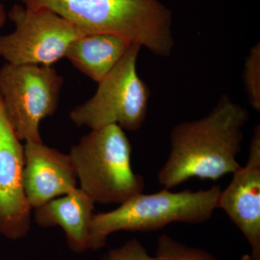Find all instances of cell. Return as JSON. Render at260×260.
<instances>
[{
	"label": "cell",
	"mask_w": 260,
	"mask_h": 260,
	"mask_svg": "<svg viewBox=\"0 0 260 260\" xmlns=\"http://www.w3.org/2000/svg\"><path fill=\"white\" fill-rule=\"evenodd\" d=\"M132 44L112 34H86L73 41L65 57L75 68L99 83L119 62Z\"/></svg>",
	"instance_id": "7c38bea8"
},
{
	"label": "cell",
	"mask_w": 260,
	"mask_h": 260,
	"mask_svg": "<svg viewBox=\"0 0 260 260\" xmlns=\"http://www.w3.org/2000/svg\"><path fill=\"white\" fill-rule=\"evenodd\" d=\"M23 188L32 209L77 188L76 173L69 154L44 143L24 145Z\"/></svg>",
	"instance_id": "30bf717a"
},
{
	"label": "cell",
	"mask_w": 260,
	"mask_h": 260,
	"mask_svg": "<svg viewBox=\"0 0 260 260\" xmlns=\"http://www.w3.org/2000/svg\"><path fill=\"white\" fill-rule=\"evenodd\" d=\"M248 119L247 110L224 95L208 115L178 124L171 132L170 153L158 182L170 189L191 178L217 181L237 172Z\"/></svg>",
	"instance_id": "6da1fadb"
},
{
	"label": "cell",
	"mask_w": 260,
	"mask_h": 260,
	"mask_svg": "<svg viewBox=\"0 0 260 260\" xmlns=\"http://www.w3.org/2000/svg\"><path fill=\"white\" fill-rule=\"evenodd\" d=\"M141 47L132 44L119 62L99 83L91 99L70 112L72 121L90 129L116 124L137 131L148 113L150 91L137 71Z\"/></svg>",
	"instance_id": "5b68a950"
},
{
	"label": "cell",
	"mask_w": 260,
	"mask_h": 260,
	"mask_svg": "<svg viewBox=\"0 0 260 260\" xmlns=\"http://www.w3.org/2000/svg\"><path fill=\"white\" fill-rule=\"evenodd\" d=\"M106 260H156L136 239L128 241L119 247L111 249Z\"/></svg>",
	"instance_id": "9a60e30c"
},
{
	"label": "cell",
	"mask_w": 260,
	"mask_h": 260,
	"mask_svg": "<svg viewBox=\"0 0 260 260\" xmlns=\"http://www.w3.org/2000/svg\"><path fill=\"white\" fill-rule=\"evenodd\" d=\"M241 260H260V258L254 257L251 254H244Z\"/></svg>",
	"instance_id": "e0dca14e"
},
{
	"label": "cell",
	"mask_w": 260,
	"mask_h": 260,
	"mask_svg": "<svg viewBox=\"0 0 260 260\" xmlns=\"http://www.w3.org/2000/svg\"><path fill=\"white\" fill-rule=\"evenodd\" d=\"M156 260H218L208 251L178 242L167 234L158 238Z\"/></svg>",
	"instance_id": "4fadbf2b"
},
{
	"label": "cell",
	"mask_w": 260,
	"mask_h": 260,
	"mask_svg": "<svg viewBox=\"0 0 260 260\" xmlns=\"http://www.w3.org/2000/svg\"><path fill=\"white\" fill-rule=\"evenodd\" d=\"M69 155L80 189L95 203L120 205L144 189L132 167L131 143L116 124L91 129Z\"/></svg>",
	"instance_id": "277c9868"
},
{
	"label": "cell",
	"mask_w": 260,
	"mask_h": 260,
	"mask_svg": "<svg viewBox=\"0 0 260 260\" xmlns=\"http://www.w3.org/2000/svg\"><path fill=\"white\" fill-rule=\"evenodd\" d=\"M95 204L83 189L77 187L34 209V218L41 227H60L70 249L83 253L90 250Z\"/></svg>",
	"instance_id": "8fae6325"
},
{
	"label": "cell",
	"mask_w": 260,
	"mask_h": 260,
	"mask_svg": "<svg viewBox=\"0 0 260 260\" xmlns=\"http://www.w3.org/2000/svg\"><path fill=\"white\" fill-rule=\"evenodd\" d=\"M0 98V234L12 240L30 232L31 211L23 188L24 147Z\"/></svg>",
	"instance_id": "ba28073f"
},
{
	"label": "cell",
	"mask_w": 260,
	"mask_h": 260,
	"mask_svg": "<svg viewBox=\"0 0 260 260\" xmlns=\"http://www.w3.org/2000/svg\"><path fill=\"white\" fill-rule=\"evenodd\" d=\"M7 14L4 5L0 3V28L4 25L6 21Z\"/></svg>",
	"instance_id": "2e32d148"
},
{
	"label": "cell",
	"mask_w": 260,
	"mask_h": 260,
	"mask_svg": "<svg viewBox=\"0 0 260 260\" xmlns=\"http://www.w3.org/2000/svg\"><path fill=\"white\" fill-rule=\"evenodd\" d=\"M63 83L53 66L6 63L0 68V98L19 139L43 142L41 121L55 113Z\"/></svg>",
	"instance_id": "8992f818"
},
{
	"label": "cell",
	"mask_w": 260,
	"mask_h": 260,
	"mask_svg": "<svg viewBox=\"0 0 260 260\" xmlns=\"http://www.w3.org/2000/svg\"><path fill=\"white\" fill-rule=\"evenodd\" d=\"M218 208L225 211L244 236L251 254L260 258V126L251 138L244 167L233 174L232 180L220 191Z\"/></svg>",
	"instance_id": "9c48e42d"
},
{
	"label": "cell",
	"mask_w": 260,
	"mask_h": 260,
	"mask_svg": "<svg viewBox=\"0 0 260 260\" xmlns=\"http://www.w3.org/2000/svg\"><path fill=\"white\" fill-rule=\"evenodd\" d=\"M49 10L90 34H108L167 57L174 47L172 11L160 0H20Z\"/></svg>",
	"instance_id": "7a4b0ae2"
},
{
	"label": "cell",
	"mask_w": 260,
	"mask_h": 260,
	"mask_svg": "<svg viewBox=\"0 0 260 260\" xmlns=\"http://www.w3.org/2000/svg\"><path fill=\"white\" fill-rule=\"evenodd\" d=\"M244 88L249 104L254 110L260 111V44L251 48L246 56L243 73Z\"/></svg>",
	"instance_id": "5bb4252c"
},
{
	"label": "cell",
	"mask_w": 260,
	"mask_h": 260,
	"mask_svg": "<svg viewBox=\"0 0 260 260\" xmlns=\"http://www.w3.org/2000/svg\"><path fill=\"white\" fill-rule=\"evenodd\" d=\"M221 188L177 191L162 190L135 195L112 211L94 214L90 250L107 244L108 237L121 232H148L172 223L196 224L208 221L218 208Z\"/></svg>",
	"instance_id": "3957f363"
},
{
	"label": "cell",
	"mask_w": 260,
	"mask_h": 260,
	"mask_svg": "<svg viewBox=\"0 0 260 260\" xmlns=\"http://www.w3.org/2000/svg\"><path fill=\"white\" fill-rule=\"evenodd\" d=\"M8 16L15 28L0 36V56L10 64L52 66L65 57L73 41L88 34L49 10L14 5Z\"/></svg>",
	"instance_id": "52a82bcc"
}]
</instances>
